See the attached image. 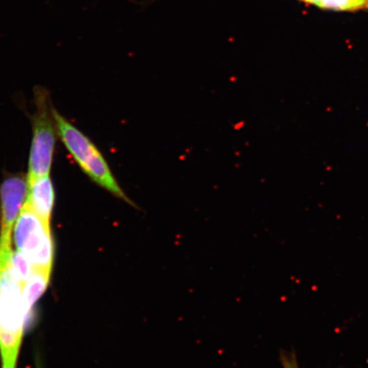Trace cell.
Masks as SVG:
<instances>
[{
	"mask_svg": "<svg viewBox=\"0 0 368 368\" xmlns=\"http://www.w3.org/2000/svg\"><path fill=\"white\" fill-rule=\"evenodd\" d=\"M11 246L0 245V358L1 368H16L27 315L23 285L11 268Z\"/></svg>",
	"mask_w": 368,
	"mask_h": 368,
	"instance_id": "cell-1",
	"label": "cell"
},
{
	"mask_svg": "<svg viewBox=\"0 0 368 368\" xmlns=\"http://www.w3.org/2000/svg\"><path fill=\"white\" fill-rule=\"evenodd\" d=\"M280 361L283 368H300L296 351L281 350L280 354Z\"/></svg>",
	"mask_w": 368,
	"mask_h": 368,
	"instance_id": "cell-10",
	"label": "cell"
},
{
	"mask_svg": "<svg viewBox=\"0 0 368 368\" xmlns=\"http://www.w3.org/2000/svg\"><path fill=\"white\" fill-rule=\"evenodd\" d=\"M27 177L13 175L0 185V245H11V235L16 219L26 202Z\"/></svg>",
	"mask_w": 368,
	"mask_h": 368,
	"instance_id": "cell-5",
	"label": "cell"
},
{
	"mask_svg": "<svg viewBox=\"0 0 368 368\" xmlns=\"http://www.w3.org/2000/svg\"><path fill=\"white\" fill-rule=\"evenodd\" d=\"M16 251L29 261L33 269L51 273L54 259V243L50 223L25 205L13 228Z\"/></svg>",
	"mask_w": 368,
	"mask_h": 368,
	"instance_id": "cell-3",
	"label": "cell"
},
{
	"mask_svg": "<svg viewBox=\"0 0 368 368\" xmlns=\"http://www.w3.org/2000/svg\"><path fill=\"white\" fill-rule=\"evenodd\" d=\"M11 268L14 275L24 286L33 271V267L29 261L22 253L15 251L12 252L11 256Z\"/></svg>",
	"mask_w": 368,
	"mask_h": 368,
	"instance_id": "cell-9",
	"label": "cell"
},
{
	"mask_svg": "<svg viewBox=\"0 0 368 368\" xmlns=\"http://www.w3.org/2000/svg\"><path fill=\"white\" fill-rule=\"evenodd\" d=\"M52 109L47 91L44 89H36L27 183L37 177L50 175L57 135Z\"/></svg>",
	"mask_w": 368,
	"mask_h": 368,
	"instance_id": "cell-4",
	"label": "cell"
},
{
	"mask_svg": "<svg viewBox=\"0 0 368 368\" xmlns=\"http://www.w3.org/2000/svg\"><path fill=\"white\" fill-rule=\"evenodd\" d=\"M52 112L57 136L82 171L96 185L131 206L137 208L118 183L104 156L93 141L55 108Z\"/></svg>",
	"mask_w": 368,
	"mask_h": 368,
	"instance_id": "cell-2",
	"label": "cell"
},
{
	"mask_svg": "<svg viewBox=\"0 0 368 368\" xmlns=\"http://www.w3.org/2000/svg\"><path fill=\"white\" fill-rule=\"evenodd\" d=\"M50 275L51 274L49 273L33 269L30 277L25 283L22 291L23 302L27 314L47 288Z\"/></svg>",
	"mask_w": 368,
	"mask_h": 368,
	"instance_id": "cell-7",
	"label": "cell"
},
{
	"mask_svg": "<svg viewBox=\"0 0 368 368\" xmlns=\"http://www.w3.org/2000/svg\"><path fill=\"white\" fill-rule=\"evenodd\" d=\"M28 183L25 205L50 223L54 208L55 190L50 175L39 177Z\"/></svg>",
	"mask_w": 368,
	"mask_h": 368,
	"instance_id": "cell-6",
	"label": "cell"
},
{
	"mask_svg": "<svg viewBox=\"0 0 368 368\" xmlns=\"http://www.w3.org/2000/svg\"><path fill=\"white\" fill-rule=\"evenodd\" d=\"M320 9L336 11L368 10V0H300Z\"/></svg>",
	"mask_w": 368,
	"mask_h": 368,
	"instance_id": "cell-8",
	"label": "cell"
}]
</instances>
